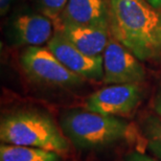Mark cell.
Instances as JSON below:
<instances>
[{
  "instance_id": "1",
  "label": "cell",
  "mask_w": 161,
  "mask_h": 161,
  "mask_svg": "<svg viewBox=\"0 0 161 161\" xmlns=\"http://www.w3.org/2000/svg\"><path fill=\"white\" fill-rule=\"evenodd\" d=\"M110 33L142 62L161 60V9L146 0H109Z\"/></svg>"
},
{
  "instance_id": "2",
  "label": "cell",
  "mask_w": 161,
  "mask_h": 161,
  "mask_svg": "<svg viewBox=\"0 0 161 161\" xmlns=\"http://www.w3.org/2000/svg\"><path fill=\"white\" fill-rule=\"evenodd\" d=\"M0 138L8 144L38 147L58 154L68 150V141L53 119L35 111H19L3 118Z\"/></svg>"
},
{
  "instance_id": "3",
  "label": "cell",
  "mask_w": 161,
  "mask_h": 161,
  "mask_svg": "<svg viewBox=\"0 0 161 161\" xmlns=\"http://www.w3.org/2000/svg\"><path fill=\"white\" fill-rule=\"evenodd\" d=\"M66 137L79 149L104 147L124 139L129 134V125L116 116L91 111L73 110L61 118Z\"/></svg>"
},
{
  "instance_id": "4",
  "label": "cell",
  "mask_w": 161,
  "mask_h": 161,
  "mask_svg": "<svg viewBox=\"0 0 161 161\" xmlns=\"http://www.w3.org/2000/svg\"><path fill=\"white\" fill-rule=\"evenodd\" d=\"M21 64L23 70L31 80L47 86L73 88L85 82V79L66 68L45 47H27L21 56Z\"/></svg>"
},
{
  "instance_id": "5",
  "label": "cell",
  "mask_w": 161,
  "mask_h": 161,
  "mask_svg": "<svg viewBox=\"0 0 161 161\" xmlns=\"http://www.w3.org/2000/svg\"><path fill=\"white\" fill-rule=\"evenodd\" d=\"M138 84H114L97 90L87 98L86 110L109 116L130 114L142 99Z\"/></svg>"
},
{
  "instance_id": "6",
  "label": "cell",
  "mask_w": 161,
  "mask_h": 161,
  "mask_svg": "<svg viewBox=\"0 0 161 161\" xmlns=\"http://www.w3.org/2000/svg\"><path fill=\"white\" fill-rule=\"evenodd\" d=\"M104 78L106 84H138L146 79L140 60L127 47L111 37L104 50Z\"/></svg>"
},
{
  "instance_id": "7",
  "label": "cell",
  "mask_w": 161,
  "mask_h": 161,
  "mask_svg": "<svg viewBox=\"0 0 161 161\" xmlns=\"http://www.w3.org/2000/svg\"><path fill=\"white\" fill-rule=\"evenodd\" d=\"M47 48L66 68L85 80H102L104 78L103 57L87 56L70 43L59 31H54V35L48 41Z\"/></svg>"
},
{
  "instance_id": "8",
  "label": "cell",
  "mask_w": 161,
  "mask_h": 161,
  "mask_svg": "<svg viewBox=\"0 0 161 161\" xmlns=\"http://www.w3.org/2000/svg\"><path fill=\"white\" fill-rule=\"evenodd\" d=\"M62 24L89 25L110 30L109 0H68L61 15L60 26Z\"/></svg>"
},
{
  "instance_id": "9",
  "label": "cell",
  "mask_w": 161,
  "mask_h": 161,
  "mask_svg": "<svg viewBox=\"0 0 161 161\" xmlns=\"http://www.w3.org/2000/svg\"><path fill=\"white\" fill-rule=\"evenodd\" d=\"M53 34V21L40 14H21L12 22V35L18 45L39 46L48 42Z\"/></svg>"
},
{
  "instance_id": "10",
  "label": "cell",
  "mask_w": 161,
  "mask_h": 161,
  "mask_svg": "<svg viewBox=\"0 0 161 161\" xmlns=\"http://www.w3.org/2000/svg\"><path fill=\"white\" fill-rule=\"evenodd\" d=\"M59 31L70 43L87 56H101L109 42L108 28L89 25L62 24Z\"/></svg>"
},
{
  "instance_id": "11",
  "label": "cell",
  "mask_w": 161,
  "mask_h": 161,
  "mask_svg": "<svg viewBox=\"0 0 161 161\" xmlns=\"http://www.w3.org/2000/svg\"><path fill=\"white\" fill-rule=\"evenodd\" d=\"M1 161H59L58 153L38 149V147L1 144L0 147Z\"/></svg>"
},
{
  "instance_id": "12",
  "label": "cell",
  "mask_w": 161,
  "mask_h": 161,
  "mask_svg": "<svg viewBox=\"0 0 161 161\" xmlns=\"http://www.w3.org/2000/svg\"><path fill=\"white\" fill-rule=\"evenodd\" d=\"M144 133L150 150L161 160V121L157 118H150L144 125Z\"/></svg>"
},
{
  "instance_id": "13",
  "label": "cell",
  "mask_w": 161,
  "mask_h": 161,
  "mask_svg": "<svg viewBox=\"0 0 161 161\" xmlns=\"http://www.w3.org/2000/svg\"><path fill=\"white\" fill-rule=\"evenodd\" d=\"M68 0H38V5L44 16L54 23L56 30L60 26L61 15L65 8Z\"/></svg>"
},
{
  "instance_id": "14",
  "label": "cell",
  "mask_w": 161,
  "mask_h": 161,
  "mask_svg": "<svg viewBox=\"0 0 161 161\" xmlns=\"http://www.w3.org/2000/svg\"><path fill=\"white\" fill-rule=\"evenodd\" d=\"M127 161H159V160L152 158V157H150L147 155H144L142 153L134 152L128 156Z\"/></svg>"
},
{
  "instance_id": "15",
  "label": "cell",
  "mask_w": 161,
  "mask_h": 161,
  "mask_svg": "<svg viewBox=\"0 0 161 161\" xmlns=\"http://www.w3.org/2000/svg\"><path fill=\"white\" fill-rule=\"evenodd\" d=\"M12 2L13 0H0V14L1 16H4L8 12Z\"/></svg>"
},
{
  "instance_id": "16",
  "label": "cell",
  "mask_w": 161,
  "mask_h": 161,
  "mask_svg": "<svg viewBox=\"0 0 161 161\" xmlns=\"http://www.w3.org/2000/svg\"><path fill=\"white\" fill-rule=\"evenodd\" d=\"M155 111L161 116V93L158 95L155 103Z\"/></svg>"
},
{
  "instance_id": "17",
  "label": "cell",
  "mask_w": 161,
  "mask_h": 161,
  "mask_svg": "<svg viewBox=\"0 0 161 161\" xmlns=\"http://www.w3.org/2000/svg\"><path fill=\"white\" fill-rule=\"evenodd\" d=\"M146 1L149 2L153 6H155V8L161 9V0H146Z\"/></svg>"
}]
</instances>
